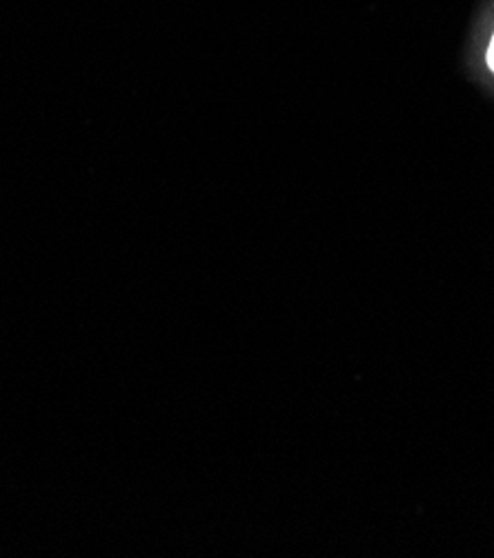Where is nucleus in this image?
Returning <instances> with one entry per match:
<instances>
[{"instance_id": "obj_1", "label": "nucleus", "mask_w": 494, "mask_h": 558, "mask_svg": "<svg viewBox=\"0 0 494 558\" xmlns=\"http://www.w3.org/2000/svg\"><path fill=\"white\" fill-rule=\"evenodd\" d=\"M487 65L494 72V36H492V43H490V49H487Z\"/></svg>"}]
</instances>
